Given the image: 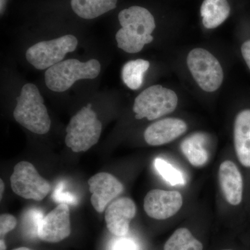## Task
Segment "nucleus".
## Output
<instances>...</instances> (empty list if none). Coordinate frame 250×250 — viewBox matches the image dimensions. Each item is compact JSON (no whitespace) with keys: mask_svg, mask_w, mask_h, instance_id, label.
I'll return each mask as SVG.
<instances>
[{"mask_svg":"<svg viewBox=\"0 0 250 250\" xmlns=\"http://www.w3.org/2000/svg\"><path fill=\"white\" fill-rule=\"evenodd\" d=\"M77 45V38L67 34L34 44L27 49L25 57L35 68L43 70L62 62L67 53L75 51Z\"/></svg>","mask_w":250,"mask_h":250,"instance_id":"7","label":"nucleus"},{"mask_svg":"<svg viewBox=\"0 0 250 250\" xmlns=\"http://www.w3.org/2000/svg\"><path fill=\"white\" fill-rule=\"evenodd\" d=\"M230 12L228 0H204L200 8L202 24L207 29H215L228 19Z\"/></svg>","mask_w":250,"mask_h":250,"instance_id":"16","label":"nucleus"},{"mask_svg":"<svg viewBox=\"0 0 250 250\" xmlns=\"http://www.w3.org/2000/svg\"><path fill=\"white\" fill-rule=\"evenodd\" d=\"M13 250H33L29 249V248H25V247H22V248H16V249H14Z\"/></svg>","mask_w":250,"mask_h":250,"instance_id":"28","label":"nucleus"},{"mask_svg":"<svg viewBox=\"0 0 250 250\" xmlns=\"http://www.w3.org/2000/svg\"><path fill=\"white\" fill-rule=\"evenodd\" d=\"M15 120L24 128L36 134H45L51 128V119L39 88L26 83L17 98L14 108Z\"/></svg>","mask_w":250,"mask_h":250,"instance_id":"2","label":"nucleus"},{"mask_svg":"<svg viewBox=\"0 0 250 250\" xmlns=\"http://www.w3.org/2000/svg\"><path fill=\"white\" fill-rule=\"evenodd\" d=\"M154 166L161 177L167 183L172 186L184 185L185 184V180L182 172L167 161L161 158H156L154 160Z\"/></svg>","mask_w":250,"mask_h":250,"instance_id":"21","label":"nucleus"},{"mask_svg":"<svg viewBox=\"0 0 250 250\" xmlns=\"http://www.w3.org/2000/svg\"><path fill=\"white\" fill-rule=\"evenodd\" d=\"M187 129V123L182 120L165 118L149 125L145 131L144 139L149 146H163L177 139Z\"/></svg>","mask_w":250,"mask_h":250,"instance_id":"13","label":"nucleus"},{"mask_svg":"<svg viewBox=\"0 0 250 250\" xmlns=\"http://www.w3.org/2000/svg\"><path fill=\"white\" fill-rule=\"evenodd\" d=\"M101 64L97 59L82 62L72 59L56 64L46 70L45 84L57 93L66 91L78 80H93L100 75Z\"/></svg>","mask_w":250,"mask_h":250,"instance_id":"3","label":"nucleus"},{"mask_svg":"<svg viewBox=\"0 0 250 250\" xmlns=\"http://www.w3.org/2000/svg\"><path fill=\"white\" fill-rule=\"evenodd\" d=\"M118 20L122 28L116 33L117 43L126 53H139L154 40L152 34L156 28L155 20L146 8L133 6L123 10Z\"/></svg>","mask_w":250,"mask_h":250,"instance_id":"1","label":"nucleus"},{"mask_svg":"<svg viewBox=\"0 0 250 250\" xmlns=\"http://www.w3.org/2000/svg\"><path fill=\"white\" fill-rule=\"evenodd\" d=\"M13 191L22 198L41 201L51 190L48 181L41 177L31 163L21 161L15 166L11 174Z\"/></svg>","mask_w":250,"mask_h":250,"instance_id":"8","label":"nucleus"},{"mask_svg":"<svg viewBox=\"0 0 250 250\" xmlns=\"http://www.w3.org/2000/svg\"><path fill=\"white\" fill-rule=\"evenodd\" d=\"M241 52L243 59L246 61L247 65L250 70V40L246 41L242 45Z\"/></svg>","mask_w":250,"mask_h":250,"instance_id":"25","label":"nucleus"},{"mask_svg":"<svg viewBox=\"0 0 250 250\" xmlns=\"http://www.w3.org/2000/svg\"><path fill=\"white\" fill-rule=\"evenodd\" d=\"M187 65L202 90L213 93L221 86L224 80L223 67L218 59L207 49H192L187 57Z\"/></svg>","mask_w":250,"mask_h":250,"instance_id":"6","label":"nucleus"},{"mask_svg":"<svg viewBox=\"0 0 250 250\" xmlns=\"http://www.w3.org/2000/svg\"><path fill=\"white\" fill-rule=\"evenodd\" d=\"M177 104L178 98L173 90L161 85H154L136 97L133 111L136 119L147 118L148 121H154L172 113Z\"/></svg>","mask_w":250,"mask_h":250,"instance_id":"5","label":"nucleus"},{"mask_svg":"<svg viewBox=\"0 0 250 250\" xmlns=\"http://www.w3.org/2000/svg\"><path fill=\"white\" fill-rule=\"evenodd\" d=\"M118 0H71L74 12L80 18L91 20L116 9Z\"/></svg>","mask_w":250,"mask_h":250,"instance_id":"18","label":"nucleus"},{"mask_svg":"<svg viewBox=\"0 0 250 250\" xmlns=\"http://www.w3.org/2000/svg\"><path fill=\"white\" fill-rule=\"evenodd\" d=\"M91 204L96 211L103 213L108 205L124 190L123 184L107 172H100L88 181Z\"/></svg>","mask_w":250,"mask_h":250,"instance_id":"11","label":"nucleus"},{"mask_svg":"<svg viewBox=\"0 0 250 250\" xmlns=\"http://www.w3.org/2000/svg\"><path fill=\"white\" fill-rule=\"evenodd\" d=\"M64 184L61 183L58 184L55 190L52 195V198L54 201L59 202V204H66V205H75L77 203L76 196L72 195L68 192L63 191Z\"/></svg>","mask_w":250,"mask_h":250,"instance_id":"22","label":"nucleus"},{"mask_svg":"<svg viewBox=\"0 0 250 250\" xmlns=\"http://www.w3.org/2000/svg\"><path fill=\"white\" fill-rule=\"evenodd\" d=\"M0 250H6V246L2 238L0 240Z\"/></svg>","mask_w":250,"mask_h":250,"instance_id":"27","label":"nucleus"},{"mask_svg":"<svg viewBox=\"0 0 250 250\" xmlns=\"http://www.w3.org/2000/svg\"><path fill=\"white\" fill-rule=\"evenodd\" d=\"M17 220L14 215L4 213L0 216V235L1 237L5 236L16 228Z\"/></svg>","mask_w":250,"mask_h":250,"instance_id":"23","label":"nucleus"},{"mask_svg":"<svg viewBox=\"0 0 250 250\" xmlns=\"http://www.w3.org/2000/svg\"><path fill=\"white\" fill-rule=\"evenodd\" d=\"M234 146L242 165L250 167V109L237 115L234 123Z\"/></svg>","mask_w":250,"mask_h":250,"instance_id":"15","label":"nucleus"},{"mask_svg":"<svg viewBox=\"0 0 250 250\" xmlns=\"http://www.w3.org/2000/svg\"><path fill=\"white\" fill-rule=\"evenodd\" d=\"M70 233V208L66 204H59L41 220L38 236L42 241L56 243L65 239Z\"/></svg>","mask_w":250,"mask_h":250,"instance_id":"10","label":"nucleus"},{"mask_svg":"<svg viewBox=\"0 0 250 250\" xmlns=\"http://www.w3.org/2000/svg\"><path fill=\"white\" fill-rule=\"evenodd\" d=\"M149 65V62L144 59H136L126 62L122 70V78L125 84L130 89H139L143 85L145 74Z\"/></svg>","mask_w":250,"mask_h":250,"instance_id":"19","label":"nucleus"},{"mask_svg":"<svg viewBox=\"0 0 250 250\" xmlns=\"http://www.w3.org/2000/svg\"><path fill=\"white\" fill-rule=\"evenodd\" d=\"M102 130L103 124L89 104L70 120L66 128L65 144L74 152H86L98 143Z\"/></svg>","mask_w":250,"mask_h":250,"instance_id":"4","label":"nucleus"},{"mask_svg":"<svg viewBox=\"0 0 250 250\" xmlns=\"http://www.w3.org/2000/svg\"><path fill=\"white\" fill-rule=\"evenodd\" d=\"M183 197L176 190L154 189L144 199V209L148 216L163 220L175 215L182 208Z\"/></svg>","mask_w":250,"mask_h":250,"instance_id":"9","label":"nucleus"},{"mask_svg":"<svg viewBox=\"0 0 250 250\" xmlns=\"http://www.w3.org/2000/svg\"></svg>","mask_w":250,"mask_h":250,"instance_id":"29","label":"nucleus"},{"mask_svg":"<svg viewBox=\"0 0 250 250\" xmlns=\"http://www.w3.org/2000/svg\"><path fill=\"white\" fill-rule=\"evenodd\" d=\"M136 213V205L129 197H121L111 202L105 211L108 231L116 236H125L129 231L130 223Z\"/></svg>","mask_w":250,"mask_h":250,"instance_id":"12","label":"nucleus"},{"mask_svg":"<svg viewBox=\"0 0 250 250\" xmlns=\"http://www.w3.org/2000/svg\"><path fill=\"white\" fill-rule=\"evenodd\" d=\"M0 186H1V188H0V196H1V199L2 198L3 192L4 190V183L3 182L2 179H0Z\"/></svg>","mask_w":250,"mask_h":250,"instance_id":"26","label":"nucleus"},{"mask_svg":"<svg viewBox=\"0 0 250 250\" xmlns=\"http://www.w3.org/2000/svg\"><path fill=\"white\" fill-rule=\"evenodd\" d=\"M164 250H203V245L187 228L176 230L164 245Z\"/></svg>","mask_w":250,"mask_h":250,"instance_id":"20","label":"nucleus"},{"mask_svg":"<svg viewBox=\"0 0 250 250\" xmlns=\"http://www.w3.org/2000/svg\"><path fill=\"white\" fill-rule=\"evenodd\" d=\"M112 250H138V247L132 240L123 238L115 242Z\"/></svg>","mask_w":250,"mask_h":250,"instance_id":"24","label":"nucleus"},{"mask_svg":"<svg viewBox=\"0 0 250 250\" xmlns=\"http://www.w3.org/2000/svg\"><path fill=\"white\" fill-rule=\"evenodd\" d=\"M219 182L227 202L230 205H239L243 198V177L234 163L225 161L219 167Z\"/></svg>","mask_w":250,"mask_h":250,"instance_id":"14","label":"nucleus"},{"mask_svg":"<svg viewBox=\"0 0 250 250\" xmlns=\"http://www.w3.org/2000/svg\"><path fill=\"white\" fill-rule=\"evenodd\" d=\"M205 134L197 133L187 139L181 143V149L184 155L195 167H202L208 162L209 154L206 148Z\"/></svg>","mask_w":250,"mask_h":250,"instance_id":"17","label":"nucleus"}]
</instances>
